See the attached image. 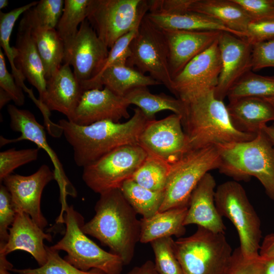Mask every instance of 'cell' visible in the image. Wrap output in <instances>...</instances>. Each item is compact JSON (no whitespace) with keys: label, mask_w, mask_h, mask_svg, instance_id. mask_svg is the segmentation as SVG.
<instances>
[{"label":"cell","mask_w":274,"mask_h":274,"mask_svg":"<svg viewBox=\"0 0 274 274\" xmlns=\"http://www.w3.org/2000/svg\"><path fill=\"white\" fill-rule=\"evenodd\" d=\"M94 210L95 215L85 223L83 231L108 247L124 265L129 264L140 239L141 222L138 214L120 189L100 194Z\"/></svg>","instance_id":"cell-1"},{"label":"cell","mask_w":274,"mask_h":274,"mask_svg":"<svg viewBox=\"0 0 274 274\" xmlns=\"http://www.w3.org/2000/svg\"><path fill=\"white\" fill-rule=\"evenodd\" d=\"M148 120L135 108L132 116L123 123L102 121L79 125L63 119L58 124L73 147L75 162L84 167L118 148L138 145L140 135Z\"/></svg>","instance_id":"cell-2"},{"label":"cell","mask_w":274,"mask_h":274,"mask_svg":"<svg viewBox=\"0 0 274 274\" xmlns=\"http://www.w3.org/2000/svg\"><path fill=\"white\" fill-rule=\"evenodd\" d=\"M214 91L183 101L182 124L189 150L250 141L256 135L236 129L227 106L215 97Z\"/></svg>","instance_id":"cell-3"},{"label":"cell","mask_w":274,"mask_h":274,"mask_svg":"<svg viewBox=\"0 0 274 274\" xmlns=\"http://www.w3.org/2000/svg\"><path fill=\"white\" fill-rule=\"evenodd\" d=\"M220 158L218 169L236 181L257 178L274 200V148L260 131L251 140L216 145Z\"/></svg>","instance_id":"cell-4"},{"label":"cell","mask_w":274,"mask_h":274,"mask_svg":"<svg viewBox=\"0 0 274 274\" xmlns=\"http://www.w3.org/2000/svg\"><path fill=\"white\" fill-rule=\"evenodd\" d=\"M174 250L183 274H225L233 253L224 233L199 226L175 241Z\"/></svg>","instance_id":"cell-5"},{"label":"cell","mask_w":274,"mask_h":274,"mask_svg":"<svg viewBox=\"0 0 274 274\" xmlns=\"http://www.w3.org/2000/svg\"><path fill=\"white\" fill-rule=\"evenodd\" d=\"M63 223L65 231L63 237L51 247L67 254L64 259L75 267L88 271L99 269L106 274H120L124 265L117 255L107 252L88 238L82 230L84 219L73 206L64 210Z\"/></svg>","instance_id":"cell-6"},{"label":"cell","mask_w":274,"mask_h":274,"mask_svg":"<svg viewBox=\"0 0 274 274\" xmlns=\"http://www.w3.org/2000/svg\"><path fill=\"white\" fill-rule=\"evenodd\" d=\"M220 158L216 146L189 150L170 164L164 190V198L159 212L188 207L190 196L203 176L218 169Z\"/></svg>","instance_id":"cell-7"},{"label":"cell","mask_w":274,"mask_h":274,"mask_svg":"<svg viewBox=\"0 0 274 274\" xmlns=\"http://www.w3.org/2000/svg\"><path fill=\"white\" fill-rule=\"evenodd\" d=\"M215 202L222 217L227 218L236 228L243 255L247 258L258 257L260 221L243 187L236 181L221 184L216 189Z\"/></svg>","instance_id":"cell-8"},{"label":"cell","mask_w":274,"mask_h":274,"mask_svg":"<svg viewBox=\"0 0 274 274\" xmlns=\"http://www.w3.org/2000/svg\"><path fill=\"white\" fill-rule=\"evenodd\" d=\"M148 12L147 1L90 0L87 19L110 49L138 26Z\"/></svg>","instance_id":"cell-9"},{"label":"cell","mask_w":274,"mask_h":274,"mask_svg":"<svg viewBox=\"0 0 274 274\" xmlns=\"http://www.w3.org/2000/svg\"><path fill=\"white\" fill-rule=\"evenodd\" d=\"M147 156L138 145L120 147L84 167L82 179L99 194L120 189L126 180L132 178Z\"/></svg>","instance_id":"cell-10"},{"label":"cell","mask_w":274,"mask_h":274,"mask_svg":"<svg viewBox=\"0 0 274 274\" xmlns=\"http://www.w3.org/2000/svg\"><path fill=\"white\" fill-rule=\"evenodd\" d=\"M126 64L136 67L143 74L148 73L155 80L171 89L170 75L166 40L161 29L144 16L136 35L131 41Z\"/></svg>","instance_id":"cell-11"},{"label":"cell","mask_w":274,"mask_h":274,"mask_svg":"<svg viewBox=\"0 0 274 274\" xmlns=\"http://www.w3.org/2000/svg\"><path fill=\"white\" fill-rule=\"evenodd\" d=\"M64 45L63 62L73 67L75 76L86 91L100 71L110 49L87 19L81 24L76 36Z\"/></svg>","instance_id":"cell-12"},{"label":"cell","mask_w":274,"mask_h":274,"mask_svg":"<svg viewBox=\"0 0 274 274\" xmlns=\"http://www.w3.org/2000/svg\"><path fill=\"white\" fill-rule=\"evenodd\" d=\"M221 68V59L217 40L173 78L170 91L177 98L186 101L214 90Z\"/></svg>","instance_id":"cell-13"},{"label":"cell","mask_w":274,"mask_h":274,"mask_svg":"<svg viewBox=\"0 0 274 274\" xmlns=\"http://www.w3.org/2000/svg\"><path fill=\"white\" fill-rule=\"evenodd\" d=\"M138 145L147 154L174 163L189 150L182 116L174 113L158 120H148L140 135Z\"/></svg>","instance_id":"cell-14"},{"label":"cell","mask_w":274,"mask_h":274,"mask_svg":"<svg viewBox=\"0 0 274 274\" xmlns=\"http://www.w3.org/2000/svg\"><path fill=\"white\" fill-rule=\"evenodd\" d=\"M55 179L49 167L42 165L37 172L27 176L11 174L3 182L10 193L16 212L28 214L41 228L48 225L41 210V199L45 187Z\"/></svg>","instance_id":"cell-15"},{"label":"cell","mask_w":274,"mask_h":274,"mask_svg":"<svg viewBox=\"0 0 274 274\" xmlns=\"http://www.w3.org/2000/svg\"><path fill=\"white\" fill-rule=\"evenodd\" d=\"M10 119L11 129L20 132L21 135L16 139L8 140L1 136V146L22 140H28L35 143L38 148L44 150L49 156L54 166L55 180L57 182L60 191V195L77 196V192L68 180L64 172L63 166L56 154L49 145L45 128L36 119L29 111L20 109L13 105L7 107Z\"/></svg>","instance_id":"cell-16"},{"label":"cell","mask_w":274,"mask_h":274,"mask_svg":"<svg viewBox=\"0 0 274 274\" xmlns=\"http://www.w3.org/2000/svg\"><path fill=\"white\" fill-rule=\"evenodd\" d=\"M218 43L222 68L214 93L223 101L234 84L252 71V45L245 39L226 31L221 33Z\"/></svg>","instance_id":"cell-17"},{"label":"cell","mask_w":274,"mask_h":274,"mask_svg":"<svg viewBox=\"0 0 274 274\" xmlns=\"http://www.w3.org/2000/svg\"><path fill=\"white\" fill-rule=\"evenodd\" d=\"M129 105L124 97L106 87L87 90L83 93L71 122L79 125L102 121L118 123L123 118H130Z\"/></svg>","instance_id":"cell-18"},{"label":"cell","mask_w":274,"mask_h":274,"mask_svg":"<svg viewBox=\"0 0 274 274\" xmlns=\"http://www.w3.org/2000/svg\"><path fill=\"white\" fill-rule=\"evenodd\" d=\"M168 49L172 79L197 55L211 46L222 31L161 29Z\"/></svg>","instance_id":"cell-19"},{"label":"cell","mask_w":274,"mask_h":274,"mask_svg":"<svg viewBox=\"0 0 274 274\" xmlns=\"http://www.w3.org/2000/svg\"><path fill=\"white\" fill-rule=\"evenodd\" d=\"M9 237L6 245L0 248V255L6 256L16 250L29 253L39 266L47 261V252L44 241L51 242L52 236L44 232L30 216L22 212H17L15 220L9 228Z\"/></svg>","instance_id":"cell-20"},{"label":"cell","mask_w":274,"mask_h":274,"mask_svg":"<svg viewBox=\"0 0 274 274\" xmlns=\"http://www.w3.org/2000/svg\"><path fill=\"white\" fill-rule=\"evenodd\" d=\"M13 48L16 67L37 89L39 99L42 101L46 93V79L42 60L31 36L27 11L19 22L16 45Z\"/></svg>","instance_id":"cell-21"},{"label":"cell","mask_w":274,"mask_h":274,"mask_svg":"<svg viewBox=\"0 0 274 274\" xmlns=\"http://www.w3.org/2000/svg\"><path fill=\"white\" fill-rule=\"evenodd\" d=\"M216 186L209 173L201 179L190 196L185 226L196 224L215 233H225L226 227L215 202Z\"/></svg>","instance_id":"cell-22"},{"label":"cell","mask_w":274,"mask_h":274,"mask_svg":"<svg viewBox=\"0 0 274 274\" xmlns=\"http://www.w3.org/2000/svg\"><path fill=\"white\" fill-rule=\"evenodd\" d=\"M84 91L70 65L63 63L46 80V93L42 102L50 111H58L71 121Z\"/></svg>","instance_id":"cell-23"},{"label":"cell","mask_w":274,"mask_h":274,"mask_svg":"<svg viewBox=\"0 0 274 274\" xmlns=\"http://www.w3.org/2000/svg\"><path fill=\"white\" fill-rule=\"evenodd\" d=\"M229 101L227 108L238 131L256 135L267 123L274 121V108L265 98L245 97Z\"/></svg>","instance_id":"cell-24"},{"label":"cell","mask_w":274,"mask_h":274,"mask_svg":"<svg viewBox=\"0 0 274 274\" xmlns=\"http://www.w3.org/2000/svg\"><path fill=\"white\" fill-rule=\"evenodd\" d=\"M189 11L217 20L242 38H245L252 22L246 11L234 0H194Z\"/></svg>","instance_id":"cell-25"},{"label":"cell","mask_w":274,"mask_h":274,"mask_svg":"<svg viewBox=\"0 0 274 274\" xmlns=\"http://www.w3.org/2000/svg\"><path fill=\"white\" fill-rule=\"evenodd\" d=\"M188 207H181L158 212L148 218L141 219L140 242L143 244L163 237H180L186 232L184 222Z\"/></svg>","instance_id":"cell-26"},{"label":"cell","mask_w":274,"mask_h":274,"mask_svg":"<svg viewBox=\"0 0 274 274\" xmlns=\"http://www.w3.org/2000/svg\"><path fill=\"white\" fill-rule=\"evenodd\" d=\"M29 10L27 12L31 25V36L42 60L47 80L61 66L64 45L56 29L47 28L40 25L31 16Z\"/></svg>","instance_id":"cell-27"},{"label":"cell","mask_w":274,"mask_h":274,"mask_svg":"<svg viewBox=\"0 0 274 274\" xmlns=\"http://www.w3.org/2000/svg\"><path fill=\"white\" fill-rule=\"evenodd\" d=\"M100 83L102 87L123 97L138 87L161 84L150 76L126 63H118L109 67L101 75Z\"/></svg>","instance_id":"cell-28"},{"label":"cell","mask_w":274,"mask_h":274,"mask_svg":"<svg viewBox=\"0 0 274 274\" xmlns=\"http://www.w3.org/2000/svg\"><path fill=\"white\" fill-rule=\"evenodd\" d=\"M146 16L160 29L216 30L228 32L235 35L233 31L217 20L194 12L188 11L170 15L148 12Z\"/></svg>","instance_id":"cell-29"},{"label":"cell","mask_w":274,"mask_h":274,"mask_svg":"<svg viewBox=\"0 0 274 274\" xmlns=\"http://www.w3.org/2000/svg\"><path fill=\"white\" fill-rule=\"evenodd\" d=\"M147 87L134 88L124 97L130 105L137 106L149 120L155 119V114L163 110L182 116L184 111L183 101L164 93L153 94Z\"/></svg>","instance_id":"cell-30"},{"label":"cell","mask_w":274,"mask_h":274,"mask_svg":"<svg viewBox=\"0 0 274 274\" xmlns=\"http://www.w3.org/2000/svg\"><path fill=\"white\" fill-rule=\"evenodd\" d=\"M120 189L129 204L143 218L151 217L158 212L164 198V191L149 190L131 179L126 180Z\"/></svg>","instance_id":"cell-31"},{"label":"cell","mask_w":274,"mask_h":274,"mask_svg":"<svg viewBox=\"0 0 274 274\" xmlns=\"http://www.w3.org/2000/svg\"><path fill=\"white\" fill-rule=\"evenodd\" d=\"M38 2H32L24 6L12 10L9 12L0 11V44L10 63L12 74L17 84L27 92L28 88L24 84L25 78L15 64L13 47L10 46V38L16 21L19 16L36 6Z\"/></svg>","instance_id":"cell-32"},{"label":"cell","mask_w":274,"mask_h":274,"mask_svg":"<svg viewBox=\"0 0 274 274\" xmlns=\"http://www.w3.org/2000/svg\"><path fill=\"white\" fill-rule=\"evenodd\" d=\"M170 164L147 154L145 160L131 178L139 185L149 190L164 191Z\"/></svg>","instance_id":"cell-33"},{"label":"cell","mask_w":274,"mask_h":274,"mask_svg":"<svg viewBox=\"0 0 274 274\" xmlns=\"http://www.w3.org/2000/svg\"><path fill=\"white\" fill-rule=\"evenodd\" d=\"M227 97L229 101L245 97H274V76H262L250 71L230 89Z\"/></svg>","instance_id":"cell-34"},{"label":"cell","mask_w":274,"mask_h":274,"mask_svg":"<svg viewBox=\"0 0 274 274\" xmlns=\"http://www.w3.org/2000/svg\"><path fill=\"white\" fill-rule=\"evenodd\" d=\"M90 0H64L63 13L56 28L66 43L77 35L81 24L87 19Z\"/></svg>","instance_id":"cell-35"},{"label":"cell","mask_w":274,"mask_h":274,"mask_svg":"<svg viewBox=\"0 0 274 274\" xmlns=\"http://www.w3.org/2000/svg\"><path fill=\"white\" fill-rule=\"evenodd\" d=\"M47 261L42 266L35 268L12 269L17 274H106L102 271L93 268L88 271L80 270L62 258L59 251L51 246H46Z\"/></svg>","instance_id":"cell-36"},{"label":"cell","mask_w":274,"mask_h":274,"mask_svg":"<svg viewBox=\"0 0 274 274\" xmlns=\"http://www.w3.org/2000/svg\"><path fill=\"white\" fill-rule=\"evenodd\" d=\"M172 237L154 240L150 243L155 255V268L158 274H183L176 256Z\"/></svg>","instance_id":"cell-37"},{"label":"cell","mask_w":274,"mask_h":274,"mask_svg":"<svg viewBox=\"0 0 274 274\" xmlns=\"http://www.w3.org/2000/svg\"><path fill=\"white\" fill-rule=\"evenodd\" d=\"M140 24L131 31L125 35L118 40L109 50L108 57L97 76L90 83L87 90L102 89L100 78L103 72L109 67L118 63H126L129 56V46L136 33Z\"/></svg>","instance_id":"cell-38"},{"label":"cell","mask_w":274,"mask_h":274,"mask_svg":"<svg viewBox=\"0 0 274 274\" xmlns=\"http://www.w3.org/2000/svg\"><path fill=\"white\" fill-rule=\"evenodd\" d=\"M40 148L16 150L12 148L0 152L1 182L17 167L37 159Z\"/></svg>","instance_id":"cell-39"},{"label":"cell","mask_w":274,"mask_h":274,"mask_svg":"<svg viewBox=\"0 0 274 274\" xmlns=\"http://www.w3.org/2000/svg\"><path fill=\"white\" fill-rule=\"evenodd\" d=\"M63 0H41L29 10L33 18L42 26L56 29L63 13Z\"/></svg>","instance_id":"cell-40"},{"label":"cell","mask_w":274,"mask_h":274,"mask_svg":"<svg viewBox=\"0 0 274 274\" xmlns=\"http://www.w3.org/2000/svg\"><path fill=\"white\" fill-rule=\"evenodd\" d=\"M16 212L10 192L4 185L0 186V248L7 243L10 225L13 224Z\"/></svg>","instance_id":"cell-41"},{"label":"cell","mask_w":274,"mask_h":274,"mask_svg":"<svg viewBox=\"0 0 274 274\" xmlns=\"http://www.w3.org/2000/svg\"><path fill=\"white\" fill-rule=\"evenodd\" d=\"M247 12L252 22L274 20L273 0H234Z\"/></svg>","instance_id":"cell-42"},{"label":"cell","mask_w":274,"mask_h":274,"mask_svg":"<svg viewBox=\"0 0 274 274\" xmlns=\"http://www.w3.org/2000/svg\"><path fill=\"white\" fill-rule=\"evenodd\" d=\"M0 88L11 96L16 105L21 106L24 104L25 96L22 88L16 83L13 74L7 67L4 53L0 49Z\"/></svg>","instance_id":"cell-43"},{"label":"cell","mask_w":274,"mask_h":274,"mask_svg":"<svg viewBox=\"0 0 274 274\" xmlns=\"http://www.w3.org/2000/svg\"><path fill=\"white\" fill-rule=\"evenodd\" d=\"M225 274H260V256L247 258L239 247L233 251L232 257Z\"/></svg>","instance_id":"cell-44"},{"label":"cell","mask_w":274,"mask_h":274,"mask_svg":"<svg viewBox=\"0 0 274 274\" xmlns=\"http://www.w3.org/2000/svg\"><path fill=\"white\" fill-rule=\"evenodd\" d=\"M274 67V39L252 45V71Z\"/></svg>","instance_id":"cell-45"},{"label":"cell","mask_w":274,"mask_h":274,"mask_svg":"<svg viewBox=\"0 0 274 274\" xmlns=\"http://www.w3.org/2000/svg\"><path fill=\"white\" fill-rule=\"evenodd\" d=\"M194 0L147 1L149 13L170 15L189 11Z\"/></svg>","instance_id":"cell-46"},{"label":"cell","mask_w":274,"mask_h":274,"mask_svg":"<svg viewBox=\"0 0 274 274\" xmlns=\"http://www.w3.org/2000/svg\"><path fill=\"white\" fill-rule=\"evenodd\" d=\"M244 39L251 45L274 39V20L251 22Z\"/></svg>","instance_id":"cell-47"},{"label":"cell","mask_w":274,"mask_h":274,"mask_svg":"<svg viewBox=\"0 0 274 274\" xmlns=\"http://www.w3.org/2000/svg\"><path fill=\"white\" fill-rule=\"evenodd\" d=\"M259 254L265 258H274V232L267 234L260 245Z\"/></svg>","instance_id":"cell-48"},{"label":"cell","mask_w":274,"mask_h":274,"mask_svg":"<svg viewBox=\"0 0 274 274\" xmlns=\"http://www.w3.org/2000/svg\"><path fill=\"white\" fill-rule=\"evenodd\" d=\"M154 263L147 260L140 266H135L126 274H157Z\"/></svg>","instance_id":"cell-49"},{"label":"cell","mask_w":274,"mask_h":274,"mask_svg":"<svg viewBox=\"0 0 274 274\" xmlns=\"http://www.w3.org/2000/svg\"><path fill=\"white\" fill-rule=\"evenodd\" d=\"M260 274H274V258L260 256Z\"/></svg>","instance_id":"cell-50"},{"label":"cell","mask_w":274,"mask_h":274,"mask_svg":"<svg viewBox=\"0 0 274 274\" xmlns=\"http://www.w3.org/2000/svg\"><path fill=\"white\" fill-rule=\"evenodd\" d=\"M12 268L13 266L7 260L6 256L0 255V274H10L8 271Z\"/></svg>","instance_id":"cell-51"},{"label":"cell","mask_w":274,"mask_h":274,"mask_svg":"<svg viewBox=\"0 0 274 274\" xmlns=\"http://www.w3.org/2000/svg\"><path fill=\"white\" fill-rule=\"evenodd\" d=\"M262 129L268 136L274 148V124L269 126L266 125Z\"/></svg>","instance_id":"cell-52"},{"label":"cell","mask_w":274,"mask_h":274,"mask_svg":"<svg viewBox=\"0 0 274 274\" xmlns=\"http://www.w3.org/2000/svg\"><path fill=\"white\" fill-rule=\"evenodd\" d=\"M12 100L11 96L5 91L0 88V109L3 108L10 101Z\"/></svg>","instance_id":"cell-53"},{"label":"cell","mask_w":274,"mask_h":274,"mask_svg":"<svg viewBox=\"0 0 274 274\" xmlns=\"http://www.w3.org/2000/svg\"><path fill=\"white\" fill-rule=\"evenodd\" d=\"M9 1L8 0H0V9H4L8 6Z\"/></svg>","instance_id":"cell-54"},{"label":"cell","mask_w":274,"mask_h":274,"mask_svg":"<svg viewBox=\"0 0 274 274\" xmlns=\"http://www.w3.org/2000/svg\"><path fill=\"white\" fill-rule=\"evenodd\" d=\"M265 99H266L270 104H271L274 108V97L265 98Z\"/></svg>","instance_id":"cell-55"},{"label":"cell","mask_w":274,"mask_h":274,"mask_svg":"<svg viewBox=\"0 0 274 274\" xmlns=\"http://www.w3.org/2000/svg\"><path fill=\"white\" fill-rule=\"evenodd\" d=\"M273 3H274V0H273Z\"/></svg>","instance_id":"cell-56"},{"label":"cell","mask_w":274,"mask_h":274,"mask_svg":"<svg viewBox=\"0 0 274 274\" xmlns=\"http://www.w3.org/2000/svg\"><path fill=\"white\" fill-rule=\"evenodd\" d=\"M157 274H158V273H157Z\"/></svg>","instance_id":"cell-57"}]
</instances>
